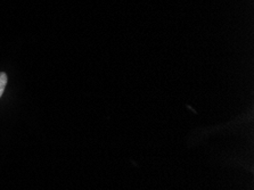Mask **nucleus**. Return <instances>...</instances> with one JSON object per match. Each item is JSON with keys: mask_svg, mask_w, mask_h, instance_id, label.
<instances>
[{"mask_svg": "<svg viewBox=\"0 0 254 190\" xmlns=\"http://www.w3.org/2000/svg\"><path fill=\"white\" fill-rule=\"evenodd\" d=\"M7 84V75L5 73L0 72V97L2 96L3 90H5V87Z\"/></svg>", "mask_w": 254, "mask_h": 190, "instance_id": "1", "label": "nucleus"}]
</instances>
